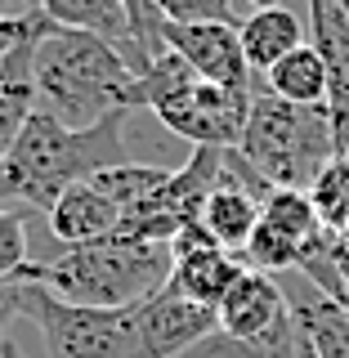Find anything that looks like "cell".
Wrapping results in <instances>:
<instances>
[{
  "label": "cell",
  "instance_id": "obj_1",
  "mask_svg": "<svg viewBox=\"0 0 349 358\" xmlns=\"http://www.w3.org/2000/svg\"><path fill=\"white\" fill-rule=\"evenodd\" d=\"M126 117L130 112H112L99 126L72 130L36 108L22 134L0 152V206L50 210L72 184L130 162Z\"/></svg>",
  "mask_w": 349,
  "mask_h": 358
},
{
  "label": "cell",
  "instance_id": "obj_2",
  "mask_svg": "<svg viewBox=\"0 0 349 358\" xmlns=\"http://www.w3.org/2000/svg\"><path fill=\"white\" fill-rule=\"evenodd\" d=\"M36 103L41 112L59 117L63 126L85 130L99 126L112 112H134V81L139 72L126 63V54L94 31L54 27L36 41Z\"/></svg>",
  "mask_w": 349,
  "mask_h": 358
},
{
  "label": "cell",
  "instance_id": "obj_3",
  "mask_svg": "<svg viewBox=\"0 0 349 358\" xmlns=\"http://www.w3.org/2000/svg\"><path fill=\"white\" fill-rule=\"evenodd\" d=\"M171 268H175L171 242H139L126 233H108L99 242L67 246L59 260L27 264L18 278L45 282L54 296L72 300V305L126 309L157 296L171 282Z\"/></svg>",
  "mask_w": 349,
  "mask_h": 358
},
{
  "label": "cell",
  "instance_id": "obj_4",
  "mask_svg": "<svg viewBox=\"0 0 349 358\" xmlns=\"http://www.w3.org/2000/svg\"><path fill=\"white\" fill-rule=\"evenodd\" d=\"M251 99L255 94L206 81L184 54H175L166 45L139 72L130 103L148 108L166 130L193 143V148H238L246 117H251Z\"/></svg>",
  "mask_w": 349,
  "mask_h": 358
},
{
  "label": "cell",
  "instance_id": "obj_5",
  "mask_svg": "<svg viewBox=\"0 0 349 358\" xmlns=\"http://www.w3.org/2000/svg\"><path fill=\"white\" fill-rule=\"evenodd\" d=\"M238 148L273 188H300V193H309L313 179L341 157L327 103H287L264 85L251 99V117Z\"/></svg>",
  "mask_w": 349,
  "mask_h": 358
},
{
  "label": "cell",
  "instance_id": "obj_6",
  "mask_svg": "<svg viewBox=\"0 0 349 358\" xmlns=\"http://www.w3.org/2000/svg\"><path fill=\"white\" fill-rule=\"evenodd\" d=\"M18 282H22V318L41 327L45 358H130L134 313L143 300L126 309H94V305H72L31 278H18Z\"/></svg>",
  "mask_w": 349,
  "mask_h": 358
},
{
  "label": "cell",
  "instance_id": "obj_7",
  "mask_svg": "<svg viewBox=\"0 0 349 358\" xmlns=\"http://www.w3.org/2000/svg\"><path fill=\"white\" fill-rule=\"evenodd\" d=\"M211 331H220V309L197 305V300L179 296L175 287H162L134 313L130 358H175L193 350L197 341H206Z\"/></svg>",
  "mask_w": 349,
  "mask_h": 358
},
{
  "label": "cell",
  "instance_id": "obj_8",
  "mask_svg": "<svg viewBox=\"0 0 349 358\" xmlns=\"http://www.w3.org/2000/svg\"><path fill=\"white\" fill-rule=\"evenodd\" d=\"M162 41L215 85L242 90V94H255L264 85V76H255L246 63L238 27H229V22H162Z\"/></svg>",
  "mask_w": 349,
  "mask_h": 358
},
{
  "label": "cell",
  "instance_id": "obj_9",
  "mask_svg": "<svg viewBox=\"0 0 349 358\" xmlns=\"http://www.w3.org/2000/svg\"><path fill=\"white\" fill-rule=\"evenodd\" d=\"M171 251H175V268H171V282L166 287H175L179 296L197 300V305H211V309H220V300L229 296V287L238 282L242 268H246V260L238 251L220 246L201 229V220L179 233L171 242Z\"/></svg>",
  "mask_w": 349,
  "mask_h": 358
},
{
  "label": "cell",
  "instance_id": "obj_10",
  "mask_svg": "<svg viewBox=\"0 0 349 358\" xmlns=\"http://www.w3.org/2000/svg\"><path fill=\"white\" fill-rule=\"evenodd\" d=\"M287 318V287L278 282V273H260V268H242V278L220 300V331L238 336V341H260V336L278 331Z\"/></svg>",
  "mask_w": 349,
  "mask_h": 358
},
{
  "label": "cell",
  "instance_id": "obj_11",
  "mask_svg": "<svg viewBox=\"0 0 349 358\" xmlns=\"http://www.w3.org/2000/svg\"><path fill=\"white\" fill-rule=\"evenodd\" d=\"M41 9L59 22V27L94 31V36L112 41L121 54H126V63L134 67V72L148 67V50L139 45V36H134V22H130L121 0H41Z\"/></svg>",
  "mask_w": 349,
  "mask_h": 358
},
{
  "label": "cell",
  "instance_id": "obj_12",
  "mask_svg": "<svg viewBox=\"0 0 349 358\" xmlns=\"http://www.w3.org/2000/svg\"><path fill=\"white\" fill-rule=\"evenodd\" d=\"M45 215H50V233H54L63 246L99 242V238H108V233L121 229V206L104 193V188L90 184V179L72 184L50 210H45Z\"/></svg>",
  "mask_w": 349,
  "mask_h": 358
},
{
  "label": "cell",
  "instance_id": "obj_13",
  "mask_svg": "<svg viewBox=\"0 0 349 358\" xmlns=\"http://www.w3.org/2000/svg\"><path fill=\"white\" fill-rule=\"evenodd\" d=\"M242 36V50H246V63H251L255 76H264L273 63H283L291 50H300V45L309 41V14H300V9H255V14L242 18L238 27Z\"/></svg>",
  "mask_w": 349,
  "mask_h": 358
},
{
  "label": "cell",
  "instance_id": "obj_14",
  "mask_svg": "<svg viewBox=\"0 0 349 358\" xmlns=\"http://www.w3.org/2000/svg\"><path fill=\"white\" fill-rule=\"evenodd\" d=\"M260 215H264V201L255 193H246L242 184H233L229 166H224V179L215 184V193L206 197V206H201V229L220 246H229V251L242 255L246 242H251V233L260 229Z\"/></svg>",
  "mask_w": 349,
  "mask_h": 358
},
{
  "label": "cell",
  "instance_id": "obj_15",
  "mask_svg": "<svg viewBox=\"0 0 349 358\" xmlns=\"http://www.w3.org/2000/svg\"><path fill=\"white\" fill-rule=\"evenodd\" d=\"M31 59H36V41L18 45L14 54L0 59V152L22 134V126L36 112V72H31Z\"/></svg>",
  "mask_w": 349,
  "mask_h": 358
},
{
  "label": "cell",
  "instance_id": "obj_16",
  "mask_svg": "<svg viewBox=\"0 0 349 358\" xmlns=\"http://www.w3.org/2000/svg\"><path fill=\"white\" fill-rule=\"evenodd\" d=\"M264 90L278 99H287V103H327V90H332V76H327V63H322V54L313 50L305 41L300 50H291L283 63H273L264 72Z\"/></svg>",
  "mask_w": 349,
  "mask_h": 358
},
{
  "label": "cell",
  "instance_id": "obj_17",
  "mask_svg": "<svg viewBox=\"0 0 349 358\" xmlns=\"http://www.w3.org/2000/svg\"><path fill=\"white\" fill-rule=\"evenodd\" d=\"M175 171H162V166H143V162H121V166H108V171L90 175V184L104 188V193L121 206V215H126L130 206H139V201H148L157 188H166V179Z\"/></svg>",
  "mask_w": 349,
  "mask_h": 358
},
{
  "label": "cell",
  "instance_id": "obj_18",
  "mask_svg": "<svg viewBox=\"0 0 349 358\" xmlns=\"http://www.w3.org/2000/svg\"><path fill=\"white\" fill-rule=\"evenodd\" d=\"M264 224H273L278 233H287L296 246H305L309 238H318L327 224H322L318 206H313L309 193H300V188H273V193L264 197Z\"/></svg>",
  "mask_w": 349,
  "mask_h": 358
},
{
  "label": "cell",
  "instance_id": "obj_19",
  "mask_svg": "<svg viewBox=\"0 0 349 358\" xmlns=\"http://www.w3.org/2000/svg\"><path fill=\"white\" fill-rule=\"evenodd\" d=\"M309 197H313V206H318L322 224L341 233L345 224H349V162H345V157H336L327 171L313 179Z\"/></svg>",
  "mask_w": 349,
  "mask_h": 358
},
{
  "label": "cell",
  "instance_id": "obj_20",
  "mask_svg": "<svg viewBox=\"0 0 349 358\" xmlns=\"http://www.w3.org/2000/svg\"><path fill=\"white\" fill-rule=\"evenodd\" d=\"M242 260H246V268H260V273H287V268H296V260H300V246L291 242L287 233H278L273 224L260 220V229L251 233Z\"/></svg>",
  "mask_w": 349,
  "mask_h": 358
},
{
  "label": "cell",
  "instance_id": "obj_21",
  "mask_svg": "<svg viewBox=\"0 0 349 358\" xmlns=\"http://www.w3.org/2000/svg\"><path fill=\"white\" fill-rule=\"evenodd\" d=\"M157 14L166 22H229V27H242L246 5L242 0H157Z\"/></svg>",
  "mask_w": 349,
  "mask_h": 358
},
{
  "label": "cell",
  "instance_id": "obj_22",
  "mask_svg": "<svg viewBox=\"0 0 349 358\" xmlns=\"http://www.w3.org/2000/svg\"><path fill=\"white\" fill-rule=\"evenodd\" d=\"M27 264H31V255H27V220H22L18 206H0V278L14 282Z\"/></svg>",
  "mask_w": 349,
  "mask_h": 358
},
{
  "label": "cell",
  "instance_id": "obj_23",
  "mask_svg": "<svg viewBox=\"0 0 349 358\" xmlns=\"http://www.w3.org/2000/svg\"><path fill=\"white\" fill-rule=\"evenodd\" d=\"M59 27L50 14H31V18H0V59L5 54H14L18 45H31L41 36H50V31Z\"/></svg>",
  "mask_w": 349,
  "mask_h": 358
},
{
  "label": "cell",
  "instance_id": "obj_24",
  "mask_svg": "<svg viewBox=\"0 0 349 358\" xmlns=\"http://www.w3.org/2000/svg\"><path fill=\"white\" fill-rule=\"evenodd\" d=\"M22 318V282L14 278L5 291H0V350H5V341H9V327Z\"/></svg>",
  "mask_w": 349,
  "mask_h": 358
},
{
  "label": "cell",
  "instance_id": "obj_25",
  "mask_svg": "<svg viewBox=\"0 0 349 358\" xmlns=\"http://www.w3.org/2000/svg\"><path fill=\"white\" fill-rule=\"evenodd\" d=\"M31 14H45L41 0H0V18H31Z\"/></svg>",
  "mask_w": 349,
  "mask_h": 358
},
{
  "label": "cell",
  "instance_id": "obj_26",
  "mask_svg": "<svg viewBox=\"0 0 349 358\" xmlns=\"http://www.w3.org/2000/svg\"><path fill=\"white\" fill-rule=\"evenodd\" d=\"M246 5V14H255V9H283L287 0H242Z\"/></svg>",
  "mask_w": 349,
  "mask_h": 358
},
{
  "label": "cell",
  "instance_id": "obj_27",
  "mask_svg": "<svg viewBox=\"0 0 349 358\" xmlns=\"http://www.w3.org/2000/svg\"><path fill=\"white\" fill-rule=\"evenodd\" d=\"M0 358H27V354H22L14 341H5V350H0Z\"/></svg>",
  "mask_w": 349,
  "mask_h": 358
},
{
  "label": "cell",
  "instance_id": "obj_28",
  "mask_svg": "<svg viewBox=\"0 0 349 358\" xmlns=\"http://www.w3.org/2000/svg\"><path fill=\"white\" fill-rule=\"evenodd\" d=\"M305 358H318V354H313V350H309V341H305Z\"/></svg>",
  "mask_w": 349,
  "mask_h": 358
},
{
  "label": "cell",
  "instance_id": "obj_29",
  "mask_svg": "<svg viewBox=\"0 0 349 358\" xmlns=\"http://www.w3.org/2000/svg\"><path fill=\"white\" fill-rule=\"evenodd\" d=\"M5 287H9V282H5V278H0V291H5Z\"/></svg>",
  "mask_w": 349,
  "mask_h": 358
},
{
  "label": "cell",
  "instance_id": "obj_30",
  "mask_svg": "<svg viewBox=\"0 0 349 358\" xmlns=\"http://www.w3.org/2000/svg\"><path fill=\"white\" fill-rule=\"evenodd\" d=\"M341 5H345V9H349V0H341Z\"/></svg>",
  "mask_w": 349,
  "mask_h": 358
},
{
  "label": "cell",
  "instance_id": "obj_31",
  "mask_svg": "<svg viewBox=\"0 0 349 358\" xmlns=\"http://www.w3.org/2000/svg\"><path fill=\"white\" fill-rule=\"evenodd\" d=\"M345 162H349V157H345Z\"/></svg>",
  "mask_w": 349,
  "mask_h": 358
}]
</instances>
